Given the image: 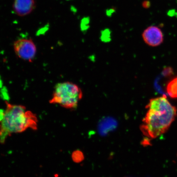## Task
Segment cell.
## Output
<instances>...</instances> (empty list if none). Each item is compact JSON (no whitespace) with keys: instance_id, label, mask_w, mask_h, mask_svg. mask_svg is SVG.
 Returning <instances> with one entry per match:
<instances>
[{"instance_id":"6da1fadb","label":"cell","mask_w":177,"mask_h":177,"mask_svg":"<svg viewBox=\"0 0 177 177\" xmlns=\"http://www.w3.org/2000/svg\"><path fill=\"white\" fill-rule=\"evenodd\" d=\"M148 110L143 120L141 130L144 135L155 138L168 130L177 115V109L165 96L150 100Z\"/></svg>"},{"instance_id":"7a4b0ae2","label":"cell","mask_w":177,"mask_h":177,"mask_svg":"<svg viewBox=\"0 0 177 177\" xmlns=\"http://www.w3.org/2000/svg\"><path fill=\"white\" fill-rule=\"evenodd\" d=\"M5 103L6 109L0 121V144H4L12 134L22 133L28 129H38V120L35 114L26 110L23 105Z\"/></svg>"},{"instance_id":"3957f363","label":"cell","mask_w":177,"mask_h":177,"mask_svg":"<svg viewBox=\"0 0 177 177\" xmlns=\"http://www.w3.org/2000/svg\"><path fill=\"white\" fill-rule=\"evenodd\" d=\"M82 96L81 89L77 85L69 82H60L55 87L49 103L58 104L65 108H75Z\"/></svg>"},{"instance_id":"277c9868","label":"cell","mask_w":177,"mask_h":177,"mask_svg":"<svg viewBox=\"0 0 177 177\" xmlns=\"http://www.w3.org/2000/svg\"><path fill=\"white\" fill-rule=\"evenodd\" d=\"M13 47L17 56L22 60L31 62L35 58L37 48L31 39H21L16 40Z\"/></svg>"},{"instance_id":"5b68a950","label":"cell","mask_w":177,"mask_h":177,"mask_svg":"<svg viewBox=\"0 0 177 177\" xmlns=\"http://www.w3.org/2000/svg\"><path fill=\"white\" fill-rule=\"evenodd\" d=\"M163 34L160 29L155 26L148 27L142 34L144 42L151 46L160 45L163 42Z\"/></svg>"},{"instance_id":"8992f818","label":"cell","mask_w":177,"mask_h":177,"mask_svg":"<svg viewBox=\"0 0 177 177\" xmlns=\"http://www.w3.org/2000/svg\"><path fill=\"white\" fill-rule=\"evenodd\" d=\"M36 7V0H14L13 10L19 16L28 15Z\"/></svg>"},{"instance_id":"52a82bcc","label":"cell","mask_w":177,"mask_h":177,"mask_svg":"<svg viewBox=\"0 0 177 177\" xmlns=\"http://www.w3.org/2000/svg\"><path fill=\"white\" fill-rule=\"evenodd\" d=\"M166 91L171 98H177V77L173 78L168 83Z\"/></svg>"},{"instance_id":"ba28073f","label":"cell","mask_w":177,"mask_h":177,"mask_svg":"<svg viewBox=\"0 0 177 177\" xmlns=\"http://www.w3.org/2000/svg\"><path fill=\"white\" fill-rule=\"evenodd\" d=\"M162 75L165 77H170L173 75V70L171 67H166L164 69Z\"/></svg>"},{"instance_id":"9c48e42d","label":"cell","mask_w":177,"mask_h":177,"mask_svg":"<svg viewBox=\"0 0 177 177\" xmlns=\"http://www.w3.org/2000/svg\"><path fill=\"white\" fill-rule=\"evenodd\" d=\"M151 3L149 1H144L142 3V6L145 8H148L151 6Z\"/></svg>"}]
</instances>
